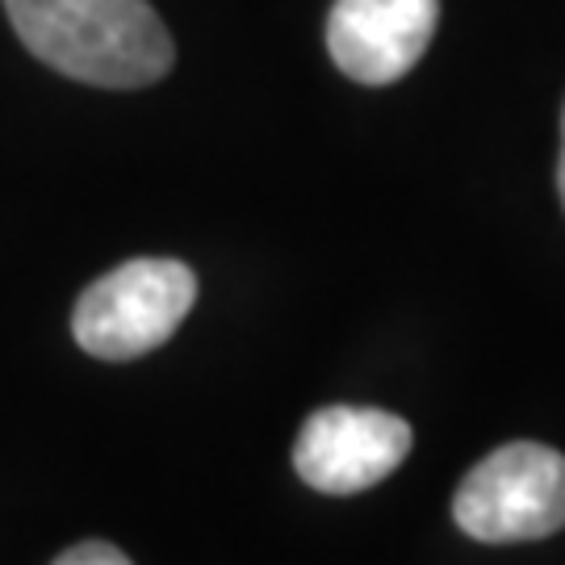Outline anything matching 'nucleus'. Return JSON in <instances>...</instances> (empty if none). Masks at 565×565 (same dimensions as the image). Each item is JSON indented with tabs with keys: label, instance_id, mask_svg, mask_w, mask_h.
Wrapping results in <instances>:
<instances>
[{
	"label": "nucleus",
	"instance_id": "f257e3e1",
	"mask_svg": "<svg viewBox=\"0 0 565 565\" xmlns=\"http://www.w3.org/2000/svg\"><path fill=\"white\" fill-rule=\"evenodd\" d=\"M25 51L97 88H147L177 60L172 34L147 0H4Z\"/></svg>",
	"mask_w": 565,
	"mask_h": 565
},
{
	"label": "nucleus",
	"instance_id": "f03ea898",
	"mask_svg": "<svg viewBox=\"0 0 565 565\" xmlns=\"http://www.w3.org/2000/svg\"><path fill=\"white\" fill-rule=\"evenodd\" d=\"M198 302V277L181 260H126L88 285L72 310V335L97 361H139L177 335Z\"/></svg>",
	"mask_w": 565,
	"mask_h": 565
},
{
	"label": "nucleus",
	"instance_id": "7ed1b4c3",
	"mask_svg": "<svg viewBox=\"0 0 565 565\" xmlns=\"http://www.w3.org/2000/svg\"><path fill=\"white\" fill-rule=\"evenodd\" d=\"M452 520L486 545L545 541L565 527V457L536 440L494 448L465 473Z\"/></svg>",
	"mask_w": 565,
	"mask_h": 565
},
{
	"label": "nucleus",
	"instance_id": "20e7f679",
	"mask_svg": "<svg viewBox=\"0 0 565 565\" xmlns=\"http://www.w3.org/2000/svg\"><path fill=\"white\" fill-rule=\"evenodd\" d=\"M415 445L406 419L373 406H323L294 445V469L323 494H361L385 482Z\"/></svg>",
	"mask_w": 565,
	"mask_h": 565
},
{
	"label": "nucleus",
	"instance_id": "39448f33",
	"mask_svg": "<svg viewBox=\"0 0 565 565\" xmlns=\"http://www.w3.org/2000/svg\"><path fill=\"white\" fill-rule=\"evenodd\" d=\"M440 21V0H335L327 51L348 81L382 88L424 60Z\"/></svg>",
	"mask_w": 565,
	"mask_h": 565
},
{
	"label": "nucleus",
	"instance_id": "423d86ee",
	"mask_svg": "<svg viewBox=\"0 0 565 565\" xmlns=\"http://www.w3.org/2000/svg\"><path fill=\"white\" fill-rule=\"evenodd\" d=\"M51 565H135V562H130L121 548L105 545V541H84V545H72Z\"/></svg>",
	"mask_w": 565,
	"mask_h": 565
},
{
	"label": "nucleus",
	"instance_id": "0eeeda50",
	"mask_svg": "<svg viewBox=\"0 0 565 565\" xmlns=\"http://www.w3.org/2000/svg\"><path fill=\"white\" fill-rule=\"evenodd\" d=\"M557 193L565 205V109H562V156H557Z\"/></svg>",
	"mask_w": 565,
	"mask_h": 565
}]
</instances>
